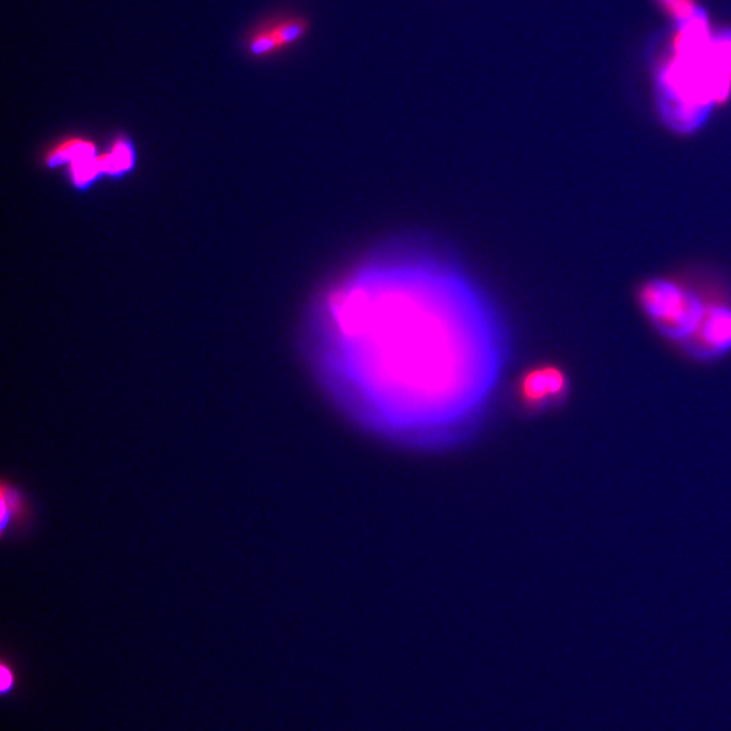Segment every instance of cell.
Returning a JSON list of instances; mask_svg holds the SVG:
<instances>
[{"instance_id":"obj_1","label":"cell","mask_w":731,"mask_h":731,"mask_svg":"<svg viewBox=\"0 0 731 731\" xmlns=\"http://www.w3.org/2000/svg\"><path fill=\"white\" fill-rule=\"evenodd\" d=\"M673 61L662 76L664 116L674 129L702 124L712 104L727 98L731 84V38L710 42L703 15L682 24Z\"/></svg>"},{"instance_id":"obj_2","label":"cell","mask_w":731,"mask_h":731,"mask_svg":"<svg viewBox=\"0 0 731 731\" xmlns=\"http://www.w3.org/2000/svg\"><path fill=\"white\" fill-rule=\"evenodd\" d=\"M639 298L659 331L673 339H689L707 308L692 291L669 281L646 283Z\"/></svg>"},{"instance_id":"obj_3","label":"cell","mask_w":731,"mask_h":731,"mask_svg":"<svg viewBox=\"0 0 731 731\" xmlns=\"http://www.w3.org/2000/svg\"><path fill=\"white\" fill-rule=\"evenodd\" d=\"M311 30L308 18L301 14H288L258 27L250 40L247 50L252 58L277 55L305 40Z\"/></svg>"},{"instance_id":"obj_4","label":"cell","mask_w":731,"mask_h":731,"mask_svg":"<svg viewBox=\"0 0 731 731\" xmlns=\"http://www.w3.org/2000/svg\"><path fill=\"white\" fill-rule=\"evenodd\" d=\"M689 344L700 357H715L731 349V309L707 306Z\"/></svg>"},{"instance_id":"obj_5","label":"cell","mask_w":731,"mask_h":731,"mask_svg":"<svg viewBox=\"0 0 731 731\" xmlns=\"http://www.w3.org/2000/svg\"><path fill=\"white\" fill-rule=\"evenodd\" d=\"M564 373L554 367L534 370L528 373L521 383V395L524 400L533 405H541L542 403L558 397L565 390Z\"/></svg>"},{"instance_id":"obj_6","label":"cell","mask_w":731,"mask_h":731,"mask_svg":"<svg viewBox=\"0 0 731 731\" xmlns=\"http://www.w3.org/2000/svg\"><path fill=\"white\" fill-rule=\"evenodd\" d=\"M102 165L104 176L122 179L130 175L137 165V150L135 142L127 135H117L102 150Z\"/></svg>"},{"instance_id":"obj_7","label":"cell","mask_w":731,"mask_h":731,"mask_svg":"<svg viewBox=\"0 0 731 731\" xmlns=\"http://www.w3.org/2000/svg\"><path fill=\"white\" fill-rule=\"evenodd\" d=\"M0 531L4 538L7 533L22 527V524L29 520L30 507L27 497L22 490L6 481L0 489Z\"/></svg>"},{"instance_id":"obj_8","label":"cell","mask_w":731,"mask_h":731,"mask_svg":"<svg viewBox=\"0 0 731 731\" xmlns=\"http://www.w3.org/2000/svg\"><path fill=\"white\" fill-rule=\"evenodd\" d=\"M101 150H99L98 144L93 140L79 137V135L66 137L48 150L43 156V165L50 170H55L58 167H66L81 158L96 155Z\"/></svg>"},{"instance_id":"obj_9","label":"cell","mask_w":731,"mask_h":731,"mask_svg":"<svg viewBox=\"0 0 731 731\" xmlns=\"http://www.w3.org/2000/svg\"><path fill=\"white\" fill-rule=\"evenodd\" d=\"M662 7L674 18L680 24H684L687 20L692 19L695 15L699 14L695 0H659Z\"/></svg>"},{"instance_id":"obj_10","label":"cell","mask_w":731,"mask_h":731,"mask_svg":"<svg viewBox=\"0 0 731 731\" xmlns=\"http://www.w3.org/2000/svg\"><path fill=\"white\" fill-rule=\"evenodd\" d=\"M0 689H2V694L7 695L10 691H12L15 687V673L14 669L12 668V666L7 664L6 659L2 661V668H0Z\"/></svg>"}]
</instances>
